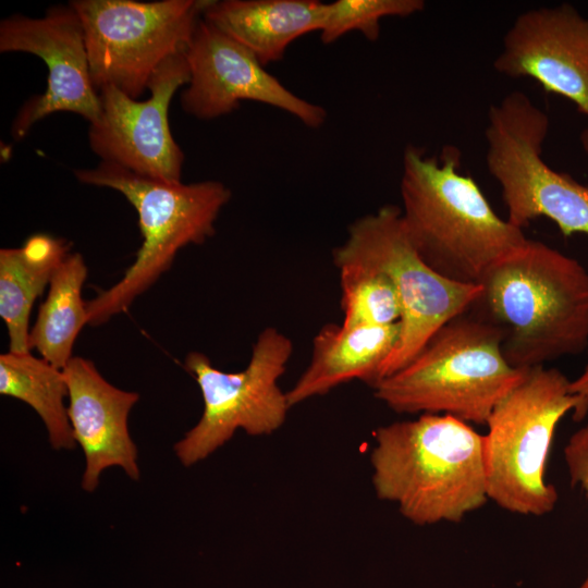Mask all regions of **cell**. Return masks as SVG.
Masks as SVG:
<instances>
[{"label":"cell","instance_id":"obj_1","mask_svg":"<svg viewBox=\"0 0 588 588\" xmlns=\"http://www.w3.org/2000/svg\"><path fill=\"white\" fill-rule=\"evenodd\" d=\"M471 307L503 331L502 351L527 370L588 350V270L576 258L529 240L493 264Z\"/></svg>","mask_w":588,"mask_h":588},{"label":"cell","instance_id":"obj_2","mask_svg":"<svg viewBox=\"0 0 588 588\" xmlns=\"http://www.w3.org/2000/svg\"><path fill=\"white\" fill-rule=\"evenodd\" d=\"M461 152L445 147L440 159L408 146L401 179L402 219L422 260L442 277L479 283L497 261L522 246L523 229L492 209L479 185L458 171Z\"/></svg>","mask_w":588,"mask_h":588},{"label":"cell","instance_id":"obj_3","mask_svg":"<svg viewBox=\"0 0 588 588\" xmlns=\"http://www.w3.org/2000/svg\"><path fill=\"white\" fill-rule=\"evenodd\" d=\"M370 464L377 497L416 525L458 523L489 500L485 436L450 415L379 427Z\"/></svg>","mask_w":588,"mask_h":588},{"label":"cell","instance_id":"obj_4","mask_svg":"<svg viewBox=\"0 0 588 588\" xmlns=\"http://www.w3.org/2000/svg\"><path fill=\"white\" fill-rule=\"evenodd\" d=\"M502 329L469 309L442 326L402 369L372 389L400 414L450 415L486 425L497 404L526 370L511 366Z\"/></svg>","mask_w":588,"mask_h":588},{"label":"cell","instance_id":"obj_5","mask_svg":"<svg viewBox=\"0 0 588 588\" xmlns=\"http://www.w3.org/2000/svg\"><path fill=\"white\" fill-rule=\"evenodd\" d=\"M74 174L84 184L123 194L138 213L143 236L123 277L86 302L87 324L93 327L126 311L171 268L181 248L211 237L217 218L231 198L230 188L219 181L170 184L106 161L93 169H77Z\"/></svg>","mask_w":588,"mask_h":588},{"label":"cell","instance_id":"obj_6","mask_svg":"<svg viewBox=\"0 0 588 588\" xmlns=\"http://www.w3.org/2000/svg\"><path fill=\"white\" fill-rule=\"evenodd\" d=\"M559 369H527L491 412L485 434L487 494L516 514L541 516L559 499L544 471L555 429L577 404Z\"/></svg>","mask_w":588,"mask_h":588},{"label":"cell","instance_id":"obj_7","mask_svg":"<svg viewBox=\"0 0 588 588\" xmlns=\"http://www.w3.org/2000/svg\"><path fill=\"white\" fill-rule=\"evenodd\" d=\"M333 262L338 269L380 272L399 295L400 336L379 382L406 366L442 326L470 309L482 290L479 283L455 282L431 269L412 244L401 208L394 205L355 220L346 241L333 249Z\"/></svg>","mask_w":588,"mask_h":588},{"label":"cell","instance_id":"obj_8","mask_svg":"<svg viewBox=\"0 0 588 588\" xmlns=\"http://www.w3.org/2000/svg\"><path fill=\"white\" fill-rule=\"evenodd\" d=\"M548 115L522 91L507 94L489 110L486 162L501 187L507 220L524 229L544 217L567 237L588 236V186L542 159Z\"/></svg>","mask_w":588,"mask_h":588},{"label":"cell","instance_id":"obj_9","mask_svg":"<svg viewBox=\"0 0 588 588\" xmlns=\"http://www.w3.org/2000/svg\"><path fill=\"white\" fill-rule=\"evenodd\" d=\"M208 0H74L83 24L90 76L98 90L112 86L133 99L157 69L184 52Z\"/></svg>","mask_w":588,"mask_h":588},{"label":"cell","instance_id":"obj_10","mask_svg":"<svg viewBox=\"0 0 588 588\" xmlns=\"http://www.w3.org/2000/svg\"><path fill=\"white\" fill-rule=\"evenodd\" d=\"M293 353L290 338L277 328H265L253 345L245 369L225 372L200 352L184 360L199 387L204 411L198 422L174 444L186 467L207 458L242 429L249 436H268L285 421L291 408L279 380Z\"/></svg>","mask_w":588,"mask_h":588},{"label":"cell","instance_id":"obj_11","mask_svg":"<svg viewBox=\"0 0 588 588\" xmlns=\"http://www.w3.org/2000/svg\"><path fill=\"white\" fill-rule=\"evenodd\" d=\"M185 51L168 58L148 84L150 96L133 99L115 87L99 90L101 112L89 124L88 140L101 161L166 183H181L184 154L169 124L175 91L189 82Z\"/></svg>","mask_w":588,"mask_h":588},{"label":"cell","instance_id":"obj_12","mask_svg":"<svg viewBox=\"0 0 588 588\" xmlns=\"http://www.w3.org/2000/svg\"><path fill=\"white\" fill-rule=\"evenodd\" d=\"M0 51L39 57L48 69L45 93L26 101L12 124V135L23 138L39 120L54 112L98 120L101 100L89 69L83 24L71 4L54 5L42 17L11 15L0 23Z\"/></svg>","mask_w":588,"mask_h":588},{"label":"cell","instance_id":"obj_13","mask_svg":"<svg viewBox=\"0 0 588 588\" xmlns=\"http://www.w3.org/2000/svg\"><path fill=\"white\" fill-rule=\"evenodd\" d=\"M189 82L181 95L183 110L212 120L231 113L244 100L277 107L306 126L320 127L326 110L296 96L265 70L256 56L203 17L185 50Z\"/></svg>","mask_w":588,"mask_h":588},{"label":"cell","instance_id":"obj_14","mask_svg":"<svg viewBox=\"0 0 588 588\" xmlns=\"http://www.w3.org/2000/svg\"><path fill=\"white\" fill-rule=\"evenodd\" d=\"M494 69L529 77L588 117V19L562 3L520 13L503 38Z\"/></svg>","mask_w":588,"mask_h":588},{"label":"cell","instance_id":"obj_15","mask_svg":"<svg viewBox=\"0 0 588 588\" xmlns=\"http://www.w3.org/2000/svg\"><path fill=\"white\" fill-rule=\"evenodd\" d=\"M62 370L74 440L85 457L82 488L95 491L101 474L114 466L137 480L138 452L130 434L128 415L138 393L114 387L84 357L73 356Z\"/></svg>","mask_w":588,"mask_h":588},{"label":"cell","instance_id":"obj_16","mask_svg":"<svg viewBox=\"0 0 588 588\" xmlns=\"http://www.w3.org/2000/svg\"><path fill=\"white\" fill-rule=\"evenodd\" d=\"M399 336L400 322L358 327L324 324L313 340L308 366L286 392L290 406L323 395L352 380L373 388Z\"/></svg>","mask_w":588,"mask_h":588},{"label":"cell","instance_id":"obj_17","mask_svg":"<svg viewBox=\"0 0 588 588\" xmlns=\"http://www.w3.org/2000/svg\"><path fill=\"white\" fill-rule=\"evenodd\" d=\"M324 3L318 0L209 1L203 19L233 38L266 66L281 60L298 37L320 32Z\"/></svg>","mask_w":588,"mask_h":588},{"label":"cell","instance_id":"obj_18","mask_svg":"<svg viewBox=\"0 0 588 588\" xmlns=\"http://www.w3.org/2000/svg\"><path fill=\"white\" fill-rule=\"evenodd\" d=\"M66 240L38 233L19 248L0 250V316L10 340V352H30L29 314L36 298L70 254Z\"/></svg>","mask_w":588,"mask_h":588},{"label":"cell","instance_id":"obj_19","mask_svg":"<svg viewBox=\"0 0 588 588\" xmlns=\"http://www.w3.org/2000/svg\"><path fill=\"white\" fill-rule=\"evenodd\" d=\"M86 277L83 256L69 254L54 271L48 295L29 330V350H36L41 358L59 369L73 357L76 338L87 324L86 302L82 298Z\"/></svg>","mask_w":588,"mask_h":588},{"label":"cell","instance_id":"obj_20","mask_svg":"<svg viewBox=\"0 0 588 588\" xmlns=\"http://www.w3.org/2000/svg\"><path fill=\"white\" fill-rule=\"evenodd\" d=\"M0 393L29 405L41 418L54 450H72L74 440L68 407V384L62 369L30 354L0 356Z\"/></svg>","mask_w":588,"mask_h":588},{"label":"cell","instance_id":"obj_21","mask_svg":"<svg viewBox=\"0 0 588 588\" xmlns=\"http://www.w3.org/2000/svg\"><path fill=\"white\" fill-rule=\"evenodd\" d=\"M338 270L343 326H390L400 322L401 303L389 278L380 272L356 267Z\"/></svg>","mask_w":588,"mask_h":588},{"label":"cell","instance_id":"obj_22","mask_svg":"<svg viewBox=\"0 0 588 588\" xmlns=\"http://www.w3.org/2000/svg\"><path fill=\"white\" fill-rule=\"evenodd\" d=\"M425 8L421 0H336L324 3L320 37L331 44L352 30L375 41L380 35V21L388 16L405 17Z\"/></svg>","mask_w":588,"mask_h":588},{"label":"cell","instance_id":"obj_23","mask_svg":"<svg viewBox=\"0 0 588 588\" xmlns=\"http://www.w3.org/2000/svg\"><path fill=\"white\" fill-rule=\"evenodd\" d=\"M564 458L572 486H580L588 497V424L571 436ZM578 588H588V572Z\"/></svg>","mask_w":588,"mask_h":588},{"label":"cell","instance_id":"obj_24","mask_svg":"<svg viewBox=\"0 0 588 588\" xmlns=\"http://www.w3.org/2000/svg\"><path fill=\"white\" fill-rule=\"evenodd\" d=\"M569 387L571 392L577 399L572 418L574 421H581L588 415V360L579 376L571 380Z\"/></svg>","mask_w":588,"mask_h":588},{"label":"cell","instance_id":"obj_25","mask_svg":"<svg viewBox=\"0 0 588 588\" xmlns=\"http://www.w3.org/2000/svg\"><path fill=\"white\" fill-rule=\"evenodd\" d=\"M580 143L585 152L588 155V126L580 134Z\"/></svg>","mask_w":588,"mask_h":588}]
</instances>
